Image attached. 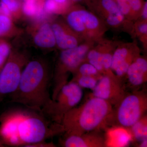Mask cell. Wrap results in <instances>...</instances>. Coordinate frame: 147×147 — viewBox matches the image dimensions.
Returning a JSON list of instances; mask_svg holds the SVG:
<instances>
[{
    "mask_svg": "<svg viewBox=\"0 0 147 147\" xmlns=\"http://www.w3.org/2000/svg\"><path fill=\"white\" fill-rule=\"evenodd\" d=\"M29 60L27 53L11 50L6 63L0 71V95L11 94L16 90L22 71Z\"/></svg>",
    "mask_w": 147,
    "mask_h": 147,
    "instance_id": "obj_7",
    "label": "cell"
},
{
    "mask_svg": "<svg viewBox=\"0 0 147 147\" xmlns=\"http://www.w3.org/2000/svg\"><path fill=\"white\" fill-rule=\"evenodd\" d=\"M45 0H23L22 13L27 17L40 19L46 16L44 9Z\"/></svg>",
    "mask_w": 147,
    "mask_h": 147,
    "instance_id": "obj_16",
    "label": "cell"
},
{
    "mask_svg": "<svg viewBox=\"0 0 147 147\" xmlns=\"http://www.w3.org/2000/svg\"><path fill=\"white\" fill-rule=\"evenodd\" d=\"M0 13H2L1 11V9H0Z\"/></svg>",
    "mask_w": 147,
    "mask_h": 147,
    "instance_id": "obj_31",
    "label": "cell"
},
{
    "mask_svg": "<svg viewBox=\"0 0 147 147\" xmlns=\"http://www.w3.org/2000/svg\"><path fill=\"white\" fill-rule=\"evenodd\" d=\"M24 112L22 109H14L7 113L3 118L0 126V137L6 144L21 146L18 129Z\"/></svg>",
    "mask_w": 147,
    "mask_h": 147,
    "instance_id": "obj_10",
    "label": "cell"
},
{
    "mask_svg": "<svg viewBox=\"0 0 147 147\" xmlns=\"http://www.w3.org/2000/svg\"><path fill=\"white\" fill-rule=\"evenodd\" d=\"M71 1L74 3H79L82 2L86 1V0H71Z\"/></svg>",
    "mask_w": 147,
    "mask_h": 147,
    "instance_id": "obj_29",
    "label": "cell"
},
{
    "mask_svg": "<svg viewBox=\"0 0 147 147\" xmlns=\"http://www.w3.org/2000/svg\"><path fill=\"white\" fill-rule=\"evenodd\" d=\"M21 33V30L16 26L12 18L0 13V38L15 36Z\"/></svg>",
    "mask_w": 147,
    "mask_h": 147,
    "instance_id": "obj_17",
    "label": "cell"
},
{
    "mask_svg": "<svg viewBox=\"0 0 147 147\" xmlns=\"http://www.w3.org/2000/svg\"><path fill=\"white\" fill-rule=\"evenodd\" d=\"M114 111L113 123L119 126L130 127L139 120L147 110V94L136 92L127 94Z\"/></svg>",
    "mask_w": 147,
    "mask_h": 147,
    "instance_id": "obj_6",
    "label": "cell"
},
{
    "mask_svg": "<svg viewBox=\"0 0 147 147\" xmlns=\"http://www.w3.org/2000/svg\"><path fill=\"white\" fill-rule=\"evenodd\" d=\"M138 30L142 34H146L147 33V24L144 23L141 24L138 27Z\"/></svg>",
    "mask_w": 147,
    "mask_h": 147,
    "instance_id": "obj_26",
    "label": "cell"
},
{
    "mask_svg": "<svg viewBox=\"0 0 147 147\" xmlns=\"http://www.w3.org/2000/svg\"><path fill=\"white\" fill-rule=\"evenodd\" d=\"M143 12L142 17L144 19H146L147 18V2L146 1L143 6Z\"/></svg>",
    "mask_w": 147,
    "mask_h": 147,
    "instance_id": "obj_27",
    "label": "cell"
},
{
    "mask_svg": "<svg viewBox=\"0 0 147 147\" xmlns=\"http://www.w3.org/2000/svg\"><path fill=\"white\" fill-rule=\"evenodd\" d=\"M10 44L3 38H0V71L8 59L11 51Z\"/></svg>",
    "mask_w": 147,
    "mask_h": 147,
    "instance_id": "obj_23",
    "label": "cell"
},
{
    "mask_svg": "<svg viewBox=\"0 0 147 147\" xmlns=\"http://www.w3.org/2000/svg\"><path fill=\"white\" fill-rule=\"evenodd\" d=\"M126 74L129 83L134 86H139L146 83V60L137 57L129 67Z\"/></svg>",
    "mask_w": 147,
    "mask_h": 147,
    "instance_id": "obj_14",
    "label": "cell"
},
{
    "mask_svg": "<svg viewBox=\"0 0 147 147\" xmlns=\"http://www.w3.org/2000/svg\"><path fill=\"white\" fill-rule=\"evenodd\" d=\"M65 16L67 25L74 32L85 34L96 30L100 26L98 18L89 11L83 9L68 10Z\"/></svg>",
    "mask_w": 147,
    "mask_h": 147,
    "instance_id": "obj_9",
    "label": "cell"
},
{
    "mask_svg": "<svg viewBox=\"0 0 147 147\" xmlns=\"http://www.w3.org/2000/svg\"><path fill=\"white\" fill-rule=\"evenodd\" d=\"M7 7L10 11L11 18H17L22 13L21 5L19 0H0Z\"/></svg>",
    "mask_w": 147,
    "mask_h": 147,
    "instance_id": "obj_22",
    "label": "cell"
},
{
    "mask_svg": "<svg viewBox=\"0 0 147 147\" xmlns=\"http://www.w3.org/2000/svg\"><path fill=\"white\" fill-rule=\"evenodd\" d=\"M147 139H145L142 141L140 144L139 147H147Z\"/></svg>",
    "mask_w": 147,
    "mask_h": 147,
    "instance_id": "obj_28",
    "label": "cell"
},
{
    "mask_svg": "<svg viewBox=\"0 0 147 147\" xmlns=\"http://www.w3.org/2000/svg\"><path fill=\"white\" fill-rule=\"evenodd\" d=\"M89 51L88 45L82 44L61 52L53 77L52 94L56 96L61 88L67 83L68 74L74 73L84 62Z\"/></svg>",
    "mask_w": 147,
    "mask_h": 147,
    "instance_id": "obj_5",
    "label": "cell"
},
{
    "mask_svg": "<svg viewBox=\"0 0 147 147\" xmlns=\"http://www.w3.org/2000/svg\"><path fill=\"white\" fill-rule=\"evenodd\" d=\"M51 24L56 45L62 50L73 48L79 45V40L74 32L67 25L60 22L54 21Z\"/></svg>",
    "mask_w": 147,
    "mask_h": 147,
    "instance_id": "obj_12",
    "label": "cell"
},
{
    "mask_svg": "<svg viewBox=\"0 0 147 147\" xmlns=\"http://www.w3.org/2000/svg\"><path fill=\"white\" fill-rule=\"evenodd\" d=\"M83 94L82 88L76 83L67 82L41 113L53 122L61 124L64 116L79 104Z\"/></svg>",
    "mask_w": 147,
    "mask_h": 147,
    "instance_id": "obj_4",
    "label": "cell"
},
{
    "mask_svg": "<svg viewBox=\"0 0 147 147\" xmlns=\"http://www.w3.org/2000/svg\"><path fill=\"white\" fill-rule=\"evenodd\" d=\"M18 136L21 146L45 141L64 133L61 125L53 122L42 113L35 110H24L19 123Z\"/></svg>",
    "mask_w": 147,
    "mask_h": 147,
    "instance_id": "obj_3",
    "label": "cell"
},
{
    "mask_svg": "<svg viewBox=\"0 0 147 147\" xmlns=\"http://www.w3.org/2000/svg\"><path fill=\"white\" fill-rule=\"evenodd\" d=\"M26 147H56L55 145L52 142H47L45 141L38 142L31 144L28 145Z\"/></svg>",
    "mask_w": 147,
    "mask_h": 147,
    "instance_id": "obj_25",
    "label": "cell"
},
{
    "mask_svg": "<svg viewBox=\"0 0 147 147\" xmlns=\"http://www.w3.org/2000/svg\"><path fill=\"white\" fill-rule=\"evenodd\" d=\"M19 1H21V0H19Z\"/></svg>",
    "mask_w": 147,
    "mask_h": 147,
    "instance_id": "obj_32",
    "label": "cell"
},
{
    "mask_svg": "<svg viewBox=\"0 0 147 147\" xmlns=\"http://www.w3.org/2000/svg\"><path fill=\"white\" fill-rule=\"evenodd\" d=\"M33 41L36 47L41 49L54 48L56 43L51 24L47 22L40 24L33 34Z\"/></svg>",
    "mask_w": 147,
    "mask_h": 147,
    "instance_id": "obj_15",
    "label": "cell"
},
{
    "mask_svg": "<svg viewBox=\"0 0 147 147\" xmlns=\"http://www.w3.org/2000/svg\"><path fill=\"white\" fill-rule=\"evenodd\" d=\"M92 90L93 96L116 107L127 94L121 80L114 73L103 74Z\"/></svg>",
    "mask_w": 147,
    "mask_h": 147,
    "instance_id": "obj_8",
    "label": "cell"
},
{
    "mask_svg": "<svg viewBox=\"0 0 147 147\" xmlns=\"http://www.w3.org/2000/svg\"><path fill=\"white\" fill-rule=\"evenodd\" d=\"M137 57V55L133 54L127 47H119L113 54L111 70L121 79L126 74L129 67Z\"/></svg>",
    "mask_w": 147,
    "mask_h": 147,
    "instance_id": "obj_13",
    "label": "cell"
},
{
    "mask_svg": "<svg viewBox=\"0 0 147 147\" xmlns=\"http://www.w3.org/2000/svg\"><path fill=\"white\" fill-rule=\"evenodd\" d=\"M74 74H75L74 77L81 76H95L100 79L102 76L97 69L89 63H82Z\"/></svg>",
    "mask_w": 147,
    "mask_h": 147,
    "instance_id": "obj_19",
    "label": "cell"
},
{
    "mask_svg": "<svg viewBox=\"0 0 147 147\" xmlns=\"http://www.w3.org/2000/svg\"><path fill=\"white\" fill-rule=\"evenodd\" d=\"M61 144L65 147H104L107 146L106 139L99 131L80 135L65 134Z\"/></svg>",
    "mask_w": 147,
    "mask_h": 147,
    "instance_id": "obj_11",
    "label": "cell"
},
{
    "mask_svg": "<svg viewBox=\"0 0 147 147\" xmlns=\"http://www.w3.org/2000/svg\"><path fill=\"white\" fill-rule=\"evenodd\" d=\"M2 142L1 140V139H0V146H2Z\"/></svg>",
    "mask_w": 147,
    "mask_h": 147,
    "instance_id": "obj_30",
    "label": "cell"
},
{
    "mask_svg": "<svg viewBox=\"0 0 147 147\" xmlns=\"http://www.w3.org/2000/svg\"><path fill=\"white\" fill-rule=\"evenodd\" d=\"M101 54L102 52L92 50L89 51L86 56L88 63L93 65L99 73H102L103 75L105 72L101 63Z\"/></svg>",
    "mask_w": 147,
    "mask_h": 147,
    "instance_id": "obj_20",
    "label": "cell"
},
{
    "mask_svg": "<svg viewBox=\"0 0 147 147\" xmlns=\"http://www.w3.org/2000/svg\"><path fill=\"white\" fill-rule=\"evenodd\" d=\"M131 11L138 12L142 8V0H127Z\"/></svg>",
    "mask_w": 147,
    "mask_h": 147,
    "instance_id": "obj_24",
    "label": "cell"
},
{
    "mask_svg": "<svg viewBox=\"0 0 147 147\" xmlns=\"http://www.w3.org/2000/svg\"><path fill=\"white\" fill-rule=\"evenodd\" d=\"M50 74L47 62L41 59L29 60L22 71L12 102L41 113L52 101L49 92Z\"/></svg>",
    "mask_w": 147,
    "mask_h": 147,
    "instance_id": "obj_1",
    "label": "cell"
},
{
    "mask_svg": "<svg viewBox=\"0 0 147 147\" xmlns=\"http://www.w3.org/2000/svg\"><path fill=\"white\" fill-rule=\"evenodd\" d=\"M99 80V78L95 76H81L74 77L71 81L75 82L82 88L93 90Z\"/></svg>",
    "mask_w": 147,
    "mask_h": 147,
    "instance_id": "obj_21",
    "label": "cell"
},
{
    "mask_svg": "<svg viewBox=\"0 0 147 147\" xmlns=\"http://www.w3.org/2000/svg\"><path fill=\"white\" fill-rule=\"evenodd\" d=\"M114 113L113 106L109 102L92 96L66 113L61 125L66 135L98 131L113 122Z\"/></svg>",
    "mask_w": 147,
    "mask_h": 147,
    "instance_id": "obj_2",
    "label": "cell"
},
{
    "mask_svg": "<svg viewBox=\"0 0 147 147\" xmlns=\"http://www.w3.org/2000/svg\"><path fill=\"white\" fill-rule=\"evenodd\" d=\"M147 116H144L130 127L135 139L140 142L147 139Z\"/></svg>",
    "mask_w": 147,
    "mask_h": 147,
    "instance_id": "obj_18",
    "label": "cell"
}]
</instances>
